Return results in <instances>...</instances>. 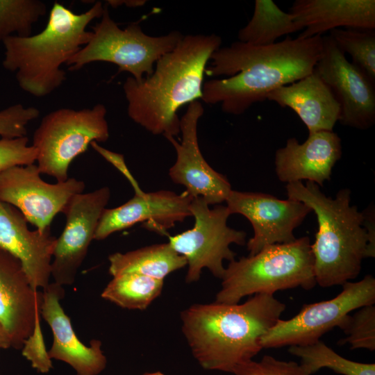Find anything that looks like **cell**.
Wrapping results in <instances>:
<instances>
[{"mask_svg": "<svg viewBox=\"0 0 375 375\" xmlns=\"http://www.w3.org/2000/svg\"><path fill=\"white\" fill-rule=\"evenodd\" d=\"M322 49V35L287 36L265 46L235 41L220 47L211 55L205 74L227 78L204 82L201 99L207 104L220 103L226 113L241 115L272 91L311 74Z\"/></svg>", "mask_w": 375, "mask_h": 375, "instance_id": "6da1fadb", "label": "cell"}, {"mask_svg": "<svg viewBox=\"0 0 375 375\" xmlns=\"http://www.w3.org/2000/svg\"><path fill=\"white\" fill-rule=\"evenodd\" d=\"M285 309L269 294L242 304H194L181 312L182 331L203 369L235 374L263 349L262 337Z\"/></svg>", "mask_w": 375, "mask_h": 375, "instance_id": "7a4b0ae2", "label": "cell"}, {"mask_svg": "<svg viewBox=\"0 0 375 375\" xmlns=\"http://www.w3.org/2000/svg\"><path fill=\"white\" fill-rule=\"evenodd\" d=\"M222 43L215 34L183 36L156 62L151 75L140 81L128 77L123 90L129 117L152 134L177 136L178 110L201 99L207 63Z\"/></svg>", "mask_w": 375, "mask_h": 375, "instance_id": "3957f363", "label": "cell"}, {"mask_svg": "<svg viewBox=\"0 0 375 375\" xmlns=\"http://www.w3.org/2000/svg\"><path fill=\"white\" fill-rule=\"evenodd\" d=\"M103 3L97 1L86 12L77 14L54 2L45 28L34 35H12L2 42L5 47L3 67L16 72L19 87L36 97H45L66 80L61 66L90 40L86 30L94 19L101 18Z\"/></svg>", "mask_w": 375, "mask_h": 375, "instance_id": "277c9868", "label": "cell"}, {"mask_svg": "<svg viewBox=\"0 0 375 375\" xmlns=\"http://www.w3.org/2000/svg\"><path fill=\"white\" fill-rule=\"evenodd\" d=\"M285 188L288 199L303 202L317 216L318 231L311 244L316 283L329 288L356 278L368 238L362 213L350 204V190L343 188L331 198L310 181L287 183Z\"/></svg>", "mask_w": 375, "mask_h": 375, "instance_id": "5b68a950", "label": "cell"}, {"mask_svg": "<svg viewBox=\"0 0 375 375\" xmlns=\"http://www.w3.org/2000/svg\"><path fill=\"white\" fill-rule=\"evenodd\" d=\"M222 280L215 302L225 304L238 303L251 294H274L298 287L310 290L317 283L310 238L267 245L255 255L233 260Z\"/></svg>", "mask_w": 375, "mask_h": 375, "instance_id": "8992f818", "label": "cell"}, {"mask_svg": "<svg viewBox=\"0 0 375 375\" xmlns=\"http://www.w3.org/2000/svg\"><path fill=\"white\" fill-rule=\"evenodd\" d=\"M183 36L178 31L148 35L137 24L122 29L105 6L101 21L92 27L90 40L66 65L76 71L92 62H108L117 65L118 72H127L140 81L153 74L154 64L173 50Z\"/></svg>", "mask_w": 375, "mask_h": 375, "instance_id": "52a82bcc", "label": "cell"}, {"mask_svg": "<svg viewBox=\"0 0 375 375\" xmlns=\"http://www.w3.org/2000/svg\"><path fill=\"white\" fill-rule=\"evenodd\" d=\"M107 110L102 103L74 110L62 108L43 117L33 137L37 166L41 174L57 182L69 178L72 162L92 142H104L110 136Z\"/></svg>", "mask_w": 375, "mask_h": 375, "instance_id": "ba28073f", "label": "cell"}, {"mask_svg": "<svg viewBox=\"0 0 375 375\" xmlns=\"http://www.w3.org/2000/svg\"><path fill=\"white\" fill-rule=\"evenodd\" d=\"M209 206L201 197L192 198L190 211L194 219L193 227L168 238L171 247L187 261L188 283L197 281L203 268L222 279L225 272L223 261L235 260V253L230 245L246 243L244 231L228 226L231 214L226 206L217 205L212 208Z\"/></svg>", "mask_w": 375, "mask_h": 375, "instance_id": "9c48e42d", "label": "cell"}, {"mask_svg": "<svg viewBox=\"0 0 375 375\" xmlns=\"http://www.w3.org/2000/svg\"><path fill=\"white\" fill-rule=\"evenodd\" d=\"M335 297L304 304L299 312L288 320L281 319L261 338L262 348L304 346L313 344L334 327H340L349 313L375 303V278L365 276L342 285Z\"/></svg>", "mask_w": 375, "mask_h": 375, "instance_id": "30bf717a", "label": "cell"}, {"mask_svg": "<svg viewBox=\"0 0 375 375\" xmlns=\"http://www.w3.org/2000/svg\"><path fill=\"white\" fill-rule=\"evenodd\" d=\"M36 164L15 166L0 173V200L17 208L37 230L50 229L71 199L84 192L83 181L69 178L49 183L40 177Z\"/></svg>", "mask_w": 375, "mask_h": 375, "instance_id": "8fae6325", "label": "cell"}, {"mask_svg": "<svg viewBox=\"0 0 375 375\" xmlns=\"http://www.w3.org/2000/svg\"><path fill=\"white\" fill-rule=\"evenodd\" d=\"M110 198V190L104 186L77 194L68 203L62 212L66 224L53 253L51 277L54 283L62 286L74 283Z\"/></svg>", "mask_w": 375, "mask_h": 375, "instance_id": "7c38bea8", "label": "cell"}, {"mask_svg": "<svg viewBox=\"0 0 375 375\" xmlns=\"http://www.w3.org/2000/svg\"><path fill=\"white\" fill-rule=\"evenodd\" d=\"M313 71L330 88L340 108L339 122L366 130L375 123V84L350 62L329 35Z\"/></svg>", "mask_w": 375, "mask_h": 375, "instance_id": "4fadbf2b", "label": "cell"}, {"mask_svg": "<svg viewBox=\"0 0 375 375\" xmlns=\"http://www.w3.org/2000/svg\"><path fill=\"white\" fill-rule=\"evenodd\" d=\"M124 176L133 185L135 194L124 204L104 210L94 240H104L138 223H142L147 230L167 235L168 229L191 216L190 205L192 197L186 191L181 194L170 190L144 192L130 172Z\"/></svg>", "mask_w": 375, "mask_h": 375, "instance_id": "5bb4252c", "label": "cell"}, {"mask_svg": "<svg viewBox=\"0 0 375 375\" xmlns=\"http://www.w3.org/2000/svg\"><path fill=\"white\" fill-rule=\"evenodd\" d=\"M203 112L199 101L189 103L180 119L181 142L173 137L166 138L176 153L169 176L174 183L183 185L192 198L201 197L208 205H219L226 201L232 188L228 178L210 166L200 150L197 128Z\"/></svg>", "mask_w": 375, "mask_h": 375, "instance_id": "9a60e30c", "label": "cell"}, {"mask_svg": "<svg viewBox=\"0 0 375 375\" xmlns=\"http://www.w3.org/2000/svg\"><path fill=\"white\" fill-rule=\"evenodd\" d=\"M231 214H240L251 224L253 236L247 242L249 256L267 245L296 240L294 230L311 211L303 202L279 199L262 192L233 190L226 201Z\"/></svg>", "mask_w": 375, "mask_h": 375, "instance_id": "2e32d148", "label": "cell"}, {"mask_svg": "<svg viewBox=\"0 0 375 375\" xmlns=\"http://www.w3.org/2000/svg\"><path fill=\"white\" fill-rule=\"evenodd\" d=\"M24 215L0 200V249L17 258L32 288L49 284L53 253L56 243L50 229L31 231Z\"/></svg>", "mask_w": 375, "mask_h": 375, "instance_id": "e0dca14e", "label": "cell"}, {"mask_svg": "<svg viewBox=\"0 0 375 375\" xmlns=\"http://www.w3.org/2000/svg\"><path fill=\"white\" fill-rule=\"evenodd\" d=\"M42 292L30 284L20 261L0 249V323L21 349L40 318Z\"/></svg>", "mask_w": 375, "mask_h": 375, "instance_id": "ac0fdd59", "label": "cell"}, {"mask_svg": "<svg viewBox=\"0 0 375 375\" xmlns=\"http://www.w3.org/2000/svg\"><path fill=\"white\" fill-rule=\"evenodd\" d=\"M342 156L341 139L333 131L309 133L299 143L289 138L275 153V171L280 181L290 183L302 180L322 187L329 181L333 167Z\"/></svg>", "mask_w": 375, "mask_h": 375, "instance_id": "d6986e66", "label": "cell"}, {"mask_svg": "<svg viewBox=\"0 0 375 375\" xmlns=\"http://www.w3.org/2000/svg\"><path fill=\"white\" fill-rule=\"evenodd\" d=\"M64 295L62 286L54 282L43 289L40 313L49 325L53 337L49 356L67 362L77 375H97L105 369L107 362L101 349V342L92 340L90 347H87L79 340L60 305Z\"/></svg>", "mask_w": 375, "mask_h": 375, "instance_id": "ffe728a7", "label": "cell"}, {"mask_svg": "<svg viewBox=\"0 0 375 375\" xmlns=\"http://www.w3.org/2000/svg\"><path fill=\"white\" fill-rule=\"evenodd\" d=\"M289 12L302 30L300 39L340 27L375 29L374 0H296Z\"/></svg>", "mask_w": 375, "mask_h": 375, "instance_id": "44dd1931", "label": "cell"}, {"mask_svg": "<svg viewBox=\"0 0 375 375\" xmlns=\"http://www.w3.org/2000/svg\"><path fill=\"white\" fill-rule=\"evenodd\" d=\"M267 99L295 112L309 133L333 131L340 115V106L331 90L314 71L272 91Z\"/></svg>", "mask_w": 375, "mask_h": 375, "instance_id": "7402d4cb", "label": "cell"}, {"mask_svg": "<svg viewBox=\"0 0 375 375\" xmlns=\"http://www.w3.org/2000/svg\"><path fill=\"white\" fill-rule=\"evenodd\" d=\"M108 260L109 273L112 276L134 273L163 281L170 273L187 265L185 258L169 242L117 252L109 256Z\"/></svg>", "mask_w": 375, "mask_h": 375, "instance_id": "603a6c76", "label": "cell"}, {"mask_svg": "<svg viewBox=\"0 0 375 375\" xmlns=\"http://www.w3.org/2000/svg\"><path fill=\"white\" fill-rule=\"evenodd\" d=\"M302 31L294 16L272 0H256L252 17L238 33V41L254 46L273 44L283 36Z\"/></svg>", "mask_w": 375, "mask_h": 375, "instance_id": "cb8c5ba5", "label": "cell"}, {"mask_svg": "<svg viewBox=\"0 0 375 375\" xmlns=\"http://www.w3.org/2000/svg\"><path fill=\"white\" fill-rule=\"evenodd\" d=\"M163 283L138 274H123L113 276L101 297L124 308L144 310L160 294Z\"/></svg>", "mask_w": 375, "mask_h": 375, "instance_id": "d4e9b609", "label": "cell"}, {"mask_svg": "<svg viewBox=\"0 0 375 375\" xmlns=\"http://www.w3.org/2000/svg\"><path fill=\"white\" fill-rule=\"evenodd\" d=\"M288 351L301 358V365L309 375L324 367L343 375H375L374 363L348 360L335 353L320 340L308 345L290 346Z\"/></svg>", "mask_w": 375, "mask_h": 375, "instance_id": "484cf974", "label": "cell"}, {"mask_svg": "<svg viewBox=\"0 0 375 375\" xmlns=\"http://www.w3.org/2000/svg\"><path fill=\"white\" fill-rule=\"evenodd\" d=\"M351 63L375 84V29L335 28L328 35Z\"/></svg>", "mask_w": 375, "mask_h": 375, "instance_id": "4316f807", "label": "cell"}, {"mask_svg": "<svg viewBox=\"0 0 375 375\" xmlns=\"http://www.w3.org/2000/svg\"><path fill=\"white\" fill-rule=\"evenodd\" d=\"M47 12L44 3L38 0H0V42L16 33L31 35L33 24Z\"/></svg>", "mask_w": 375, "mask_h": 375, "instance_id": "83f0119b", "label": "cell"}, {"mask_svg": "<svg viewBox=\"0 0 375 375\" xmlns=\"http://www.w3.org/2000/svg\"><path fill=\"white\" fill-rule=\"evenodd\" d=\"M353 315H348L340 328L347 337L339 343H349L351 349H365L375 350V306L374 304L357 309Z\"/></svg>", "mask_w": 375, "mask_h": 375, "instance_id": "f1b7e54d", "label": "cell"}, {"mask_svg": "<svg viewBox=\"0 0 375 375\" xmlns=\"http://www.w3.org/2000/svg\"><path fill=\"white\" fill-rule=\"evenodd\" d=\"M28 144L27 136L0 139V173L12 167L36 162L37 150Z\"/></svg>", "mask_w": 375, "mask_h": 375, "instance_id": "f546056e", "label": "cell"}, {"mask_svg": "<svg viewBox=\"0 0 375 375\" xmlns=\"http://www.w3.org/2000/svg\"><path fill=\"white\" fill-rule=\"evenodd\" d=\"M40 115L35 107L17 103L0 111V136L15 138L26 136V126Z\"/></svg>", "mask_w": 375, "mask_h": 375, "instance_id": "4dcf8cb0", "label": "cell"}, {"mask_svg": "<svg viewBox=\"0 0 375 375\" xmlns=\"http://www.w3.org/2000/svg\"><path fill=\"white\" fill-rule=\"evenodd\" d=\"M235 375H309L303 367L293 361H283L264 356L259 362L250 361Z\"/></svg>", "mask_w": 375, "mask_h": 375, "instance_id": "1f68e13d", "label": "cell"}, {"mask_svg": "<svg viewBox=\"0 0 375 375\" xmlns=\"http://www.w3.org/2000/svg\"><path fill=\"white\" fill-rule=\"evenodd\" d=\"M22 355L31 361L32 367L42 373H47L52 368V363L46 350L40 318L36 321L31 335L24 342Z\"/></svg>", "mask_w": 375, "mask_h": 375, "instance_id": "d6a6232c", "label": "cell"}, {"mask_svg": "<svg viewBox=\"0 0 375 375\" xmlns=\"http://www.w3.org/2000/svg\"><path fill=\"white\" fill-rule=\"evenodd\" d=\"M363 226L367 231L368 244L367 247L366 258L375 256V224H374V208H368L362 212Z\"/></svg>", "mask_w": 375, "mask_h": 375, "instance_id": "836d02e7", "label": "cell"}, {"mask_svg": "<svg viewBox=\"0 0 375 375\" xmlns=\"http://www.w3.org/2000/svg\"><path fill=\"white\" fill-rule=\"evenodd\" d=\"M12 347L10 338L3 327L0 323V349H8Z\"/></svg>", "mask_w": 375, "mask_h": 375, "instance_id": "e575fe53", "label": "cell"}, {"mask_svg": "<svg viewBox=\"0 0 375 375\" xmlns=\"http://www.w3.org/2000/svg\"><path fill=\"white\" fill-rule=\"evenodd\" d=\"M108 4L112 7H117L121 4H126L128 6L135 7L142 6L144 3V1H108Z\"/></svg>", "mask_w": 375, "mask_h": 375, "instance_id": "d590c367", "label": "cell"}, {"mask_svg": "<svg viewBox=\"0 0 375 375\" xmlns=\"http://www.w3.org/2000/svg\"><path fill=\"white\" fill-rule=\"evenodd\" d=\"M144 375H165V374L160 372H151V373H146Z\"/></svg>", "mask_w": 375, "mask_h": 375, "instance_id": "8d00e7d4", "label": "cell"}]
</instances>
